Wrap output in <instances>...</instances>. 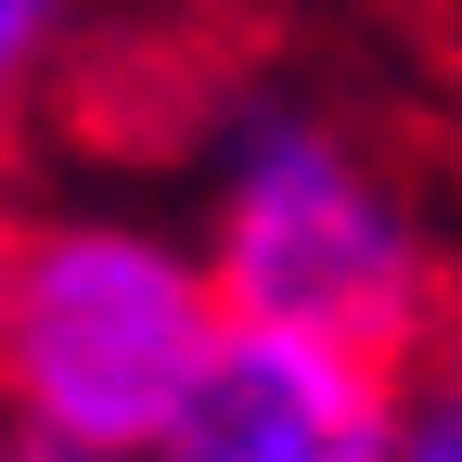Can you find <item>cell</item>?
Masks as SVG:
<instances>
[{"instance_id": "52a82bcc", "label": "cell", "mask_w": 462, "mask_h": 462, "mask_svg": "<svg viewBox=\"0 0 462 462\" xmlns=\"http://www.w3.org/2000/svg\"><path fill=\"white\" fill-rule=\"evenodd\" d=\"M0 257H14V193H0Z\"/></svg>"}, {"instance_id": "5b68a950", "label": "cell", "mask_w": 462, "mask_h": 462, "mask_svg": "<svg viewBox=\"0 0 462 462\" xmlns=\"http://www.w3.org/2000/svg\"><path fill=\"white\" fill-rule=\"evenodd\" d=\"M385 462H462V360H411L398 373V411H385Z\"/></svg>"}, {"instance_id": "6da1fadb", "label": "cell", "mask_w": 462, "mask_h": 462, "mask_svg": "<svg viewBox=\"0 0 462 462\" xmlns=\"http://www.w3.org/2000/svg\"><path fill=\"white\" fill-rule=\"evenodd\" d=\"M218 282L206 245L116 193L14 206L0 257V437L51 462H129L218 360Z\"/></svg>"}, {"instance_id": "7a4b0ae2", "label": "cell", "mask_w": 462, "mask_h": 462, "mask_svg": "<svg viewBox=\"0 0 462 462\" xmlns=\"http://www.w3.org/2000/svg\"><path fill=\"white\" fill-rule=\"evenodd\" d=\"M193 245H206L231 334L360 346L385 373H411L437 334V245H424L411 193H398V167L296 90L231 103V129L206 154Z\"/></svg>"}, {"instance_id": "3957f363", "label": "cell", "mask_w": 462, "mask_h": 462, "mask_svg": "<svg viewBox=\"0 0 462 462\" xmlns=\"http://www.w3.org/2000/svg\"><path fill=\"white\" fill-rule=\"evenodd\" d=\"M398 373L309 334H218L206 385L167 411L129 462H385Z\"/></svg>"}, {"instance_id": "277c9868", "label": "cell", "mask_w": 462, "mask_h": 462, "mask_svg": "<svg viewBox=\"0 0 462 462\" xmlns=\"http://www.w3.org/2000/svg\"><path fill=\"white\" fill-rule=\"evenodd\" d=\"M78 26H90V0H0V129H14L51 78H65Z\"/></svg>"}, {"instance_id": "8992f818", "label": "cell", "mask_w": 462, "mask_h": 462, "mask_svg": "<svg viewBox=\"0 0 462 462\" xmlns=\"http://www.w3.org/2000/svg\"><path fill=\"white\" fill-rule=\"evenodd\" d=\"M0 462H51V449H26V437H0Z\"/></svg>"}]
</instances>
